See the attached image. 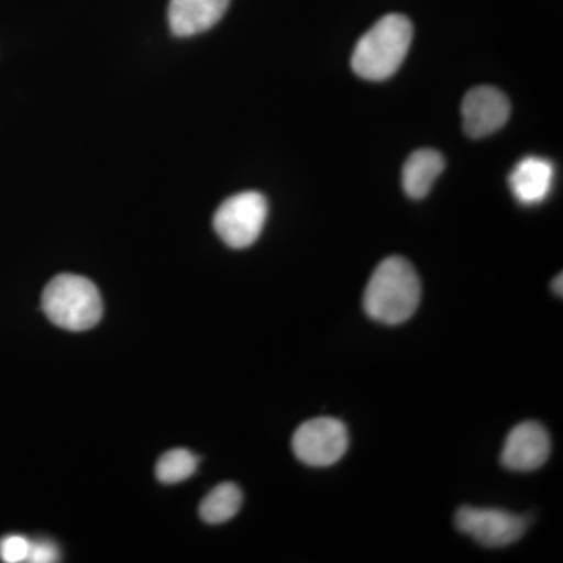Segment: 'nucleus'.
<instances>
[{
	"label": "nucleus",
	"mask_w": 563,
	"mask_h": 563,
	"mask_svg": "<svg viewBox=\"0 0 563 563\" xmlns=\"http://www.w3.org/2000/svg\"><path fill=\"white\" fill-rule=\"evenodd\" d=\"M412 40V21L404 14H387L358 40L351 58L352 69L365 80L390 79L406 60Z\"/></svg>",
	"instance_id": "f03ea898"
},
{
	"label": "nucleus",
	"mask_w": 563,
	"mask_h": 563,
	"mask_svg": "<svg viewBox=\"0 0 563 563\" xmlns=\"http://www.w3.org/2000/svg\"><path fill=\"white\" fill-rule=\"evenodd\" d=\"M198 468V457L187 450H173L163 454L157 463L155 474L163 484L184 483Z\"/></svg>",
	"instance_id": "ddd939ff"
},
{
	"label": "nucleus",
	"mask_w": 563,
	"mask_h": 563,
	"mask_svg": "<svg viewBox=\"0 0 563 563\" xmlns=\"http://www.w3.org/2000/svg\"><path fill=\"white\" fill-rule=\"evenodd\" d=\"M553 290L555 295L562 296V274H559L553 282Z\"/></svg>",
	"instance_id": "dca6fc26"
},
{
	"label": "nucleus",
	"mask_w": 563,
	"mask_h": 563,
	"mask_svg": "<svg viewBox=\"0 0 563 563\" xmlns=\"http://www.w3.org/2000/svg\"><path fill=\"white\" fill-rule=\"evenodd\" d=\"M31 540L22 536H7L0 540V559L5 563L27 562Z\"/></svg>",
	"instance_id": "4468645a"
},
{
	"label": "nucleus",
	"mask_w": 563,
	"mask_h": 563,
	"mask_svg": "<svg viewBox=\"0 0 563 563\" xmlns=\"http://www.w3.org/2000/svg\"><path fill=\"white\" fill-rule=\"evenodd\" d=\"M551 453V439L544 426L525 421L515 426L501 453V463L512 472H533L544 465Z\"/></svg>",
	"instance_id": "6e6552de"
},
{
	"label": "nucleus",
	"mask_w": 563,
	"mask_h": 563,
	"mask_svg": "<svg viewBox=\"0 0 563 563\" xmlns=\"http://www.w3.org/2000/svg\"><path fill=\"white\" fill-rule=\"evenodd\" d=\"M243 493L239 485L224 483L214 487L209 495L203 498L199 514L202 520L210 525L225 523L232 520L242 509Z\"/></svg>",
	"instance_id": "f8f14e48"
},
{
	"label": "nucleus",
	"mask_w": 563,
	"mask_h": 563,
	"mask_svg": "<svg viewBox=\"0 0 563 563\" xmlns=\"http://www.w3.org/2000/svg\"><path fill=\"white\" fill-rule=\"evenodd\" d=\"M421 301V282L412 263L399 255L385 258L366 285L365 312L383 324H402L413 317Z\"/></svg>",
	"instance_id": "f257e3e1"
},
{
	"label": "nucleus",
	"mask_w": 563,
	"mask_h": 563,
	"mask_svg": "<svg viewBox=\"0 0 563 563\" xmlns=\"http://www.w3.org/2000/svg\"><path fill=\"white\" fill-rule=\"evenodd\" d=\"M350 446L346 426L336 418H313L299 426L292 435V453L302 463L317 468L331 466Z\"/></svg>",
	"instance_id": "39448f33"
},
{
	"label": "nucleus",
	"mask_w": 563,
	"mask_h": 563,
	"mask_svg": "<svg viewBox=\"0 0 563 563\" xmlns=\"http://www.w3.org/2000/svg\"><path fill=\"white\" fill-rule=\"evenodd\" d=\"M553 163L542 157H525L509 176L510 190L523 206L542 203L553 188Z\"/></svg>",
	"instance_id": "9d476101"
},
{
	"label": "nucleus",
	"mask_w": 563,
	"mask_h": 563,
	"mask_svg": "<svg viewBox=\"0 0 563 563\" xmlns=\"http://www.w3.org/2000/svg\"><path fill=\"white\" fill-rule=\"evenodd\" d=\"M443 169L444 158L440 152L432 150L413 152L404 165V191L412 199L426 198Z\"/></svg>",
	"instance_id": "9b49d317"
},
{
	"label": "nucleus",
	"mask_w": 563,
	"mask_h": 563,
	"mask_svg": "<svg viewBox=\"0 0 563 563\" xmlns=\"http://www.w3.org/2000/svg\"><path fill=\"white\" fill-rule=\"evenodd\" d=\"M509 99L498 88H473L463 98V131L472 139H484L498 132L509 121Z\"/></svg>",
	"instance_id": "0eeeda50"
},
{
	"label": "nucleus",
	"mask_w": 563,
	"mask_h": 563,
	"mask_svg": "<svg viewBox=\"0 0 563 563\" xmlns=\"http://www.w3.org/2000/svg\"><path fill=\"white\" fill-rule=\"evenodd\" d=\"M268 218V201L258 191H243L225 199L213 217L214 232L233 250L257 242Z\"/></svg>",
	"instance_id": "20e7f679"
},
{
	"label": "nucleus",
	"mask_w": 563,
	"mask_h": 563,
	"mask_svg": "<svg viewBox=\"0 0 563 563\" xmlns=\"http://www.w3.org/2000/svg\"><path fill=\"white\" fill-rule=\"evenodd\" d=\"M455 526L477 543L499 548L518 542L525 536L528 521L501 509L463 506L455 514Z\"/></svg>",
	"instance_id": "423d86ee"
},
{
	"label": "nucleus",
	"mask_w": 563,
	"mask_h": 563,
	"mask_svg": "<svg viewBox=\"0 0 563 563\" xmlns=\"http://www.w3.org/2000/svg\"><path fill=\"white\" fill-rule=\"evenodd\" d=\"M60 559V550L57 544L49 540H36L31 542V553H29L27 562L31 563H52L58 562Z\"/></svg>",
	"instance_id": "2eb2a0df"
},
{
	"label": "nucleus",
	"mask_w": 563,
	"mask_h": 563,
	"mask_svg": "<svg viewBox=\"0 0 563 563\" xmlns=\"http://www.w3.org/2000/svg\"><path fill=\"white\" fill-rule=\"evenodd\" d=\"M41 307L52 324L70 332L95 328L103 313L98 287L77 274L54 277L44 288Z\"/></svg>",
	"instance_id": "7ed1b4c3"
},
{
	"label": "nucleus",
	"mask_w": 563,
	"mask_h": 563,
	"mask_svg": "<svg viewBox=\"0 0 563 563\" xmlns=\"http://www.w3.org/2000/svg\"><path fill=\"white\" fill-rule=\"evenodd\" d=\"M229 5L231 0H169L168 21L173 35L187 38L210 31Z\"/></svg>",
	"instance_id": "1a4fd4ad"
}]
</instances>
